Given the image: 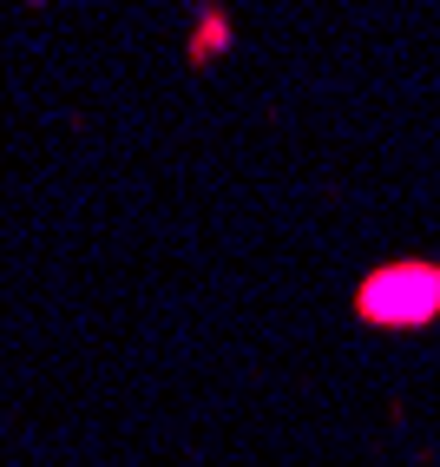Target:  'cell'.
Listing matches in <instances>:
<instances>
[{
    "mask_svg": "<svg viewBox=\"0 0 440 467\" xmlns=\"http://www.w3.org/2000/svg\"><path fill=\"white\" fill-rule=\"evenodd\" d=\"M355 309L382 329H421L440 317V270L434 264H388L362 284Z\"/></svg>",
    "mask_w": 440,
    "mask_h": 467,
    "instance_id": "1",
    "label": "cell"
}]
</instances>
